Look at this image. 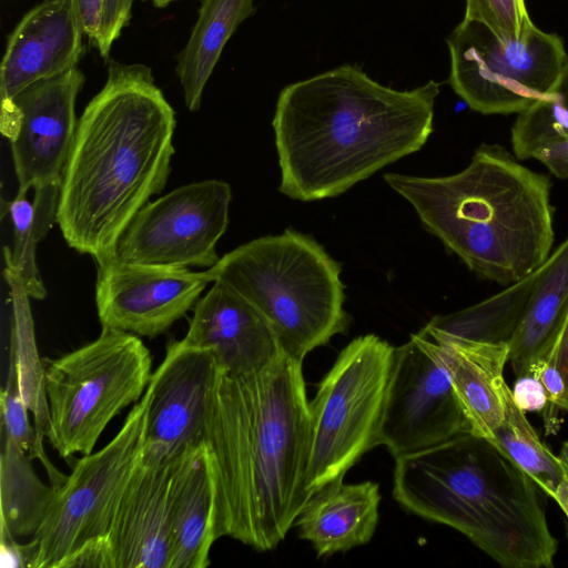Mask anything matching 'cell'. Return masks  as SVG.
<instances>
[{
	"mask_svg": "<svg viewBox=\"0 0 568 568\" xmlns=\"http://www.w3.org/2000/svg\"><path fill=\"white\" fill-rule=\"evenodd\" d=\"M546 359L552 362L562 375L565 397L561 409L568 412V316L555 346Z\"/></svg>",
	"mask_w": 568,
	"mask_h": 568,
	"instance_id": "36",
	"label": "cell"
},
{
	"mask_svg": "<svg viewBox=\"0 0 568 568\" xmlns=\"http://www.w3.org/2000/svg\"><path fill=\"white\" fill-rule=\"evenodd\" d=\"M254 0H203L189 40L176 60V75L190 111H197L204 88L237 27L253 14Z\"/></svg>",
	"mask_w": 568,
	"mask_h": 568,
	"instance_id": "23",
	"label": "cell"
},
{
	"mask_svg": "<svg viewBox=\"0 0 568 568\" xmlns=\"http://www.w3.org/2000/svg\"><path fill=\"white\" fill-rule=\"evenodd\" d=\"M535 480L470 432L395 458L393 497L466 536L506 568H549L558 549Z\"/></svg>",
	"mask_w": 568,
	"mask_h": 568,
	"instance_id": "5",
	"label": "cell"
},
{
	"mask_svg": "<svg viewBox=\"0 0 568 568\" xmlns=\"http://www.w3.org/2000/svg\"><path fill=\"white\" fill-rule=\"evenodd\" d=\"M464 18L486 24L501 40L520 37L530 21L525 0H466Z\"/></svg>",
	"mask_w": 568,
	"mask_h": 568,
	"instance_id": "31",
	"label": "cell"
},
{
	"mask_svg": "<svg viewBox=\"0 0 568 568\" xmlns=\"http://www.w3.org/2000/svg\"><path fill=\"white\" fill-rule=\"evenodd\" d=\"M417 334L449 375L470 433L489 438L504 418L498 384L504 379L508 344Z\"/></svg>",
	"mask_w": 568,
	"mask_h": 568,
	"instance_id": "19",
	"label": "cell"
},
{
	"mask_svg": "<svg viewBox=\"0 0 568 568\" xmlns=\"http://www.w3.org/2000/svg\"><path fill=\"white\" fill-rule=\"evenodd\" d=\"M558 457L566 476H568V440L564 442Z\"/></svg>",
	"mask_w": 568,
	"mask_h": 568,
	"instance_id": "38",
	"label": "cell"
},
{
	"mask_svg": "<svg viewBox=\"0 0 568 568\" xmlns=\"http://www.w3.org/2000/svg\"><path fill=\"white\" fill-rule=\"evenodd\" d=\"M182 341L210 349L222 372L232 375L260 371L284 354L264 315L219 281L196 302Z\"/></svg>",
	"mask_w": 568,
	"mask_h": 568,
	"instance_id": "16",
	"label": "cell"
},
{
	"mask_svg": "<svg viewBox=\"0 0 568 568\" xmlns=\"http://www.w3.org/2000/svg\"><path fill=\"white\" fill-rule=\"evenodd\" d=\"M84 74L74 67L38 81L1 108L0 128L10 141L18 193L61 183L75 134V100Z\"/></svg>",
	"mask_w": 568,
	"mask_h": 568,
	"instance_id": "14",
	"label": "cell"
},
{
	"mask_svg": "<svg viewBox=\"0 0 568 568\" xmlns=\"http://www.w3.org/2000/svg\"><path fill=\"white\" fill-rule=\"evenodd\" d=\"M145 419L143 395L104 447L75 462L71 475L57 489L43 524L29 542L22 544L26 567L60 568L85 544L106 538L141 454Z\"/></svg>",
	"mask_w": 568,
	"mask_h": 568,
	"instance_id": "10",
	"label": "cell"
},
{
	"mask_svg": "<svg viewBox=\"0 0 568 568\" xmlns=\"http://www.w3.org/2000/svg\"><path fill=\"white\" fill-rule=\"evenodd\" d=\"M175 125L148 65L109 63L78 120L60 183L57 224L70 247L97 263L115 257L133 216L166 185Z\"/></svg>",
	"mask_w": 568,
	"mask_h": 568,
	"instance_id": "3",
	"label": "cell"
},
{
	"mask_svg": "<svg viewBox=\"0 0 568 568\" xmlns=\"http://www.w3.org/2000/svg\"><path fill=\"white\" fill-rule=\"evenodd\" d=\"M447 43L449 83L481 114H518L544 99L568 57L561 38L531 20L520 37L501 40L486 24L464 18Z\"/></svg>",
	"mask_w": 568,
	"mask_h": 568,
	"instance_id": "9",
	"label": "cell"
},
{
	"mask_svg": "<svg viewBox=\"0 0 568 568\" xmlns=\"http://www.w3.org/2000/svg\"><path fill=\"white\" fill-rule=\"evenodd\" d=\"M49 403L47 438L68 459L88 455L109 423L144 395L152 359L138 335L102 328L93 342L44 359Z\"/></svg>",
	"mask_w": 568,
	"mask_h": 568,
	"instance_id": "7",
	"label": "cell"
},
{
	"mask_svg": "<svg viewBox=\"0 0 568 568\" xmlns=\"http://www.w3.org/2000/svg\"><path fill=\"white\" fill-rule=\"evenodd\" d=\"M215 488L204 442L176 459L171 487L172 550L169 568H205L216 540Z\"/></svg>",
	"mask_w": 568,
	"mask_h": 568,
	"instance_id": "20",
	"label": "cell"
},
{
	"mask_svg": "<svg viewBox=\"0 0 568 568\" xmlns=\"http://www.w3.org/2000/svg\"><path fill=\"white\" fill-rule=\"evenodd\" d=\"M104 0H72L83 33L93 43L100 32Z\"/></svg>",
	"mask_w": 568,
	"mask_h": 568,
	"instance_id": "35",
	"label": "cell"
},
{
	"mask_svg": "<svg viewBox=\"0 0 568 568\" xmlns=\"http://www.w3.org/2000/svg\"><path fill=\"white\" fill-rule=\"evenodd\" d=\"M302 364L283 354L253 373L221 369L203 439L214 479L216 539L273 550L312 496Z\"/></svg>",
	"mask_w": 568,
	"mask_h": 568,
	"instance_id": "1",
	"label": "cell"
},
{
	"mask_svg": "<svg viewBox=\"0 0 568 568\" xmlns=\"http://www.w3.org/2000/svg\"><path fill=\"white\" fill-rule=\"evenodd\" d=\"M498 390L503 400L504 418L488 439L552 498L566 476L559 457L540 440L525 412L515 404L511 389L505 379L498 384Z\"/></svg>",
	"mask_w": 568,
	"mask_h": 568,
	"instance_id": "28",
	"label": "cell"
},
{
	"mask_svg": "<svg viewBox=\"0 0 568 568\" xmlns=\"http://www.w3.org/2000/svg\"><path fill=\"white\" fill-rule=\"evenodd\" d=\"M206 273L264 315L290 357L303 361L347 331L341 265L308 235L286 229L255 239L226 253Z\"/></svg>",
	"mask_w": 568,
	"mask_h": 568,
	"instance_id": "6",
	"label": "cell"
},
{
	"mask_svg": "<svg viewBox=\"0 0 568 568\" xmlns=\"http://www.w3.org/2000/svg\"><path fill=\"white\" fill-rule=\"evenodd\" d=\"M72 567L113 568L106 538L85 544L60 565V568Z\"/></svg>",
	"mask_w": 568,
	"mask_h": 568,
	"instance_id": "34",
	"label": "cell"
},
{
	"mask_svg": "<svg viewBox=\"0 0 568 568\" xmlns=\"http://www.w3.org/2000/svg\"><path fill=\"white\" fill-rule=\"evenodd\" d=\"M3 276L10 287L12 302V329L10 357L16 364L20 393L33 416L39 437L44 438L49 429V403L45 388V365L39 356L29 295L20 281L9 271Z\"/></svg>",
	"mask_w": 568,
	"mask_h": 568,
	"instance_id": "27",
	"label": "cell"
},
{
	"mask_svg": "<svg viewBox=\"0 0 568 568\" xmlns=\"http://www.w3.org/2000/svg\"><path fill=\"white\" fill-rule=\"evenodd\" d=\"M134 0H104L100 32L94 42L99 53L108 58L113 42L131 18Z\"/></svg>",
	"mask_w": 568,
	"mask_h": 568,
	"instance_id": "32",
	"label": "cell"
},
{
	"mask_svg": "<svg viewBox=\"0 0 568 568\" xmlns=\"http://www.w3.org/2000/svg\"><path fill=\"white\" fill-rule=\"evenodd\" d=\"M1 432L22 448L32 459H39L44 466L51 486L60 488L67 476L61 474L49 460L43 447V438L39 437L34 425L29 419V409L24 404L18 383L16 364L9 356L6 385L1 390Z\"/></svg>",
	"mask_w": 568,
	"mask_h": 568,
	"instance_id": "30",
	"label": "cell"
},
{
	"mask_svg": "<svg viewBox=\"0 0 568 568\" xmlns=\"http://www.w3.org/2000/svg\"><path fill=\"white\" fill-rule=\"evenodd\" d=\"M83 30L72 0H44L8 38L0 67L1 108L31 84L77 67Z\"/></svg>",
	"mask_w": 568,
	"mask_h": 568,
	"instance_id": "18",
	"label": "cell"
},
{
	"mask_svg": "<svg viewBox=\"0 0 568 568\" xmlns=\"http://www.w3.org/2000/svg\"><path fill=\"white\" fill-rule=\"evenodd\" d=\"M221 374L206 348L172 339L144 392L146 419L140 460L174 463L204 439L212 397Z\"/></svg>",
	"mask_w": 568,
	"mask_h": 568,
	"instance_id": "13",
	"label": "cell"
},
{
	"mask_svg": "<svg viewBox=\"0 0 568 568\" xmlns=\"http://www.w3.org/2000/svg\"><path fill=\"white\" fill-rule=\"evenodd\" d=\"M98 264L95 304L102 328L139 336L165 333L195 306L211 282L206 271L129 263Z\"/></svg>",
	"mask_w": 568,
	"mask_h": 568,
	"instance_id": "15",
	"label": "cell"
},
{
	"mask_svg": "<svg viewBox=\"0 0 568 568\" xmlns=\"http://www.w3.org/2000/svg\"><path fill=\"white\" fill-rule=\"evenodd\" d=\"M424 227L477 276L503 286L537 270L554 243L551 182L498 144L483 143L448 176L386 173Z\"/></svg>",
	"mask_w": 568,
	"mask_h": 568,
	"instance_id": "4",
	"label": "cell"
},
{
	"mask_svg": "<svg viewBox=\"0 0 568 568\" xmlns=\"http://www.w3.org/2000/svg\"><path fill=\"white\" fill-rule=\"evenodd\" d=\"M156 8H164L176 0H151Z\"/></svg>",
	"mask_w": 568,
	"mask_h": 568,
	"instance_id": "39",
	"label": "cell"
},
{
	"mask_svg": "<svg viewBox=\"0 0 568 568\" xmlns=\"http://www.w3.org/2000/svg\"><path fill=\"white\" fill-rule=\"evenodd\" d=\"M552 498L557 501L568 518V476H565L560 481Z\"/></svg>",
	"mask_w": 568,
	"mask_h": 568,
	"instance_id": "37",
	"label": "cell"
},
{
	"mask_svg": "<svg viewBox=\"0 0 568 568\" xmlns=\"http://www.w3.org/2000/svg\"><path fill=\"white\" fill-rule=\"evenodd\" d=\"M511 395L515 404L525 413L544 412L548 405L547 392L532 374L516 376Z\"/></svg>",
	"mask_w": 568,
	"mask_h": 568,
	"instance_id": "33",
	"label": "cell"
},
{
	"mask_svg": "<svg viewBox=\"0 0 568 568\" xmlns=\"http://www.w3.org/2000/svg\"><path fill=\"white\" fill-rule=\"evenodd\" d=\"M568 141V57L549 93L518 113L511 128L517 160L532 159L541 148Z\"/></svg>",
	"mask_w": 568,
	"mask_h": 568,
	"instance_id": "29",
	"label": "cell"
},
{
	"mask_svg": "<svg viewBox=\"0 0 568 568\" xmlns=\"http://www.w3.org/2000/svg\"><path fill=\"white\" fill-rule=\"evenodd\" d=\"M175 462L148 465L139 457L106 536L113 568H169Z\"/></svg>",
	"mask_w": 568,
	"mask_h": 568,
	"instance_id": "17",
	"label": "cell"
},
{
	"mask_svg": "<svg viewBox=\"0 0 568 568\" xmlns=\"http://www.w3.org/2000/svg\"><path fill=\"white\" fill-rule=\"evenodd\" d=\"M0 539L33 536L43 524L57 489L36 474L32 458L1 432Z\"/></svg>",
	"mask_w": 568,
	"mask_h": 568,
	"instance_id": "24",
	"label": "cell"
},
{
	"mask_svg": "<svg viewBox=\"0 0 568 568\" xmlns=\"http://www.w3.org/2000/svg\"><path fill=\"white\" fill-rule=\"evenodd\" d=\"M231 186L220 180L182 185L145 204L122 233L121 261L166 266L211 267L229 224Z\"/></svg>",
	"mask_w": 568,
	"mask_h": 568,
	"instance_id": "11",
	"label": "cell"
},
{
	"mask_svg": "<svg viewBox=\"0 0 568 568\" xmlns=\"http://www.w3.org/2000/svg\"><path fill=\"white\" fill-rule=\"evenodd\" d=\"M470 432L445 367L418 334L394 347L378 444L394 458Z\"/></svg>",
	"mask_w": 568,
	"mask_h": 568,
	"instance_id": "12",
	"label": "cell"
},
{
	"mask_svg": "<svg viewBox=\"0 0 568 568\" xmlns=\"http://www.w3.org/2000/svg\"><path fill=\"white\" fill-rule=\"evenodd\" d=\"M379 486L373 481L334 480L315 491L295 525L317 557L344 552L371 541L377 524Z\"/></svg>",
	"mask_w": 568,
	"mask_h": 568,
	"instance_id": "21",
	"label": "cell"
},
{
	"mask_svg": "<svg viewBox=\"0 0 568 568\" xmlns=\"http://www.w3.org/2000/svg\"><path fill=\"white\" fill-rule=\"evenodd\" d=\"M438 94L434 80L396 90L349 64L285 87L272 122L280 191L306 202L334 197L417 152Z\"/></svg>",
	"mask_w": 568,
	"mask_h": 568,
	"instance_id": "2",
	"label": "cell"
},
{
	"mask_svg": "<svg viewBox=\"0 0 568 568\" xmlns=\"http://www.w3.org/2000/svg\"><path fill=\"white\" fill-rule=\"evenodd\" d=\"M539 267L475 305L434 316L419 332L481 343L509 344L529 301Z\"/></svg>",
	"mask_w": 568,
	"mask_h": 568,
	"instance_id": "25",
	"label": "cell"
},
{
	"mask_svg": "<svg viewBox=\"0 0 568 568\" xmlns=\"http://www.w3.org/2000/svg\"><path fill=\"white\" fill-rule=\"evenodd\" d=\"M394 346L374 334L354 338L338 354L310 402L306 489L313 495L344 478L378 446Z\"/></svg>",
	"mask_w": 568,
	"mask_h": 568,
	"instance_id": "8",
	"label": "cell"
},
{
	"mask_svg": "<svg viewBox=\"0 0 568 568\" xmlns=\"http://www.w3.org/2000/svg\"><path fill=\"white\" fill-rule=\"evenodd\" d=\"M60 197V183H51L34 189L33 200L17 194L7 203V211L13 226L12 248L3 250L4 270L20 281L27 294L37 300L47 295L37 265L36 252L50 229L57 223Z\"/></svg>",
	"mask_w": 568,
	"mask_h": 568,
	"instance_id": "26",
	"label": "cell"
},
{
	"mask_svg": "<svg viewBox=\"0 0 568 568\" xmlns=\"http://www.w3.org/2000/svg\"><path fill=\"white\" fill-rule=\"evenodd\" d=\"M568 316V237L539 267L529 301L508 346L516 376L546 359Z\"/></svg>",
	"mask_w": 568,
	"mask_h": 568,
	"instance_id": "22",
	"label": "cell"
}]
</instances>
